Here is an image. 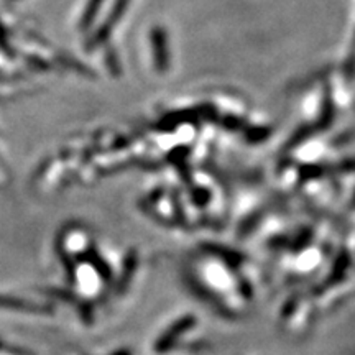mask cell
<instances>
[{
  "mask_svg": "<svg viewBox=\"0 0 355 355\" xmlns=\"http://www.w3.org/2000/svg\"><path fill=\"white\" fill-rule=\"evenodd\" d=\"M152 50L155 68L159 73H166L170 68V53H168V35L162 26H155L152 30Z\"/></svg>",
  "mask_w": 355,
  "mask_h": 355,
  "instance_id": "cell-1",
  "label": "cell"
},
{
  "mask_svg": "<svg viewBox=\"0 0 355 355\" xmlns=\"http://www.w3.org/2000/svg\"><path fill=\"white\" fill-rule=\"evenodd\" d=\"M332 121H334V107H332L331 96L326 92V94H324L321 114H319V127H321V128L329 127Z\"/></svg>",
  "mask_w": 355,
  "mask_h": 355,
  "instance_id": "cell-2",
  "label": "cell"
},
{
  "mask_svg": "<svg viewBox=\"0 0 355 355\" xmlns=\"http://www.w3.org/2000/svg\"><path fill=\"white\" fill-rule=\"evenodd\" d=\"M313 132H314V128L309 127V125H304L303 128H300V130L296 132L295 135H293L290 140H288L286 148H295V146L301 145L306 139H308V137H309Z\"/></svg>",
  "mask_w": 355,
  "mask_h": 355,
  "instance_id": "cell-3",
  "label": "cell"
},
{
  "mask_svg": "<svg viewBox=\"0 0 355 355\" xmlns=\"http://www.w3.org/2000/svg\"><path fill=\"white\" fill-rule=\"evenodd\" d=\"M245 137L247 140L250 141H261L268 137V130H266V128H252V130H248Z\"/></svg>",
  "mask_w": 355,
  "mask_h": 355,
  "instance_id": "cell-4",
  "label": "cell"
},
{
  "mask_svg": "<svg viewBox=\"0 0 355 355\" xmlns=\"http://www.w3.org/2000/svg\"><path fill=\"white\" fill-rule=\"evenodd\" d=\"M222 123H224L227 128H230V130H237V128L243 127V122L239 121V119H235V117H227Z\"/></svg>",
  "mask_w": 355,
  "mask_h": 355,
  "instance_id": "cell-5",
  "label": "cell"
}]
</instances>
